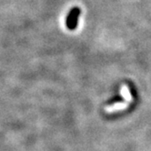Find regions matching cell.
I'll return each instance as SVG.
<instances>
[{
	"instance_id": "1",
	"label": "cell",
	"mask_w": 151,
	"mask_h": 151,
	"mask_svg": "<svg viewBox=\"0 0 151 151\" xmlns=\"http://www.w3.org/2000/svg\"><path fill=\"white\" fill-rule=\"evenodd\" d=\"M127 106H128L127 102H116V103H114L112 105L106 106L104 109V110L107 114H111V113L119 111V110H124L127 109Z\"/></svg>"
},
{
	"instance_id": "2",
	"label": "cell",
	"mask_w": 151,
	"mask_h": 151,
	"mask_svg": "<svg viewBox=\"0 0 151 151\" xmlns=\"http://www.w3.org/2000/svg\"><path fill=\"white\" fill-rule=\"evenodd\" d=\"M79 13L80 11L78 8H74L70 12L68 16V27L69 28H75L76 25H77V20H78V17Z\"/></svg>"
},
{
	"instance_id": "3",
	"label": "cell",
	"mask_w": 151,
	"mask_h": 151,
	"mask_svg": "<svg viewBox=\"0 0 151 151\" xmlns=\"http://www.w3.org/2000/svg\"><path fill=\"white\" fill-rule=\"evenodd\" d=\"M120 94L121 96L124 98V99L126 100V102L127 103H131L133 101V96H132V94L130 92V89H129L128 86L124 84L121 86L120 88Z\"/></svg>"
}]
</instances>
